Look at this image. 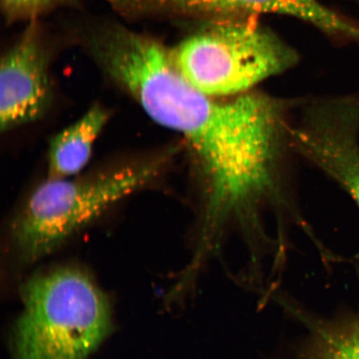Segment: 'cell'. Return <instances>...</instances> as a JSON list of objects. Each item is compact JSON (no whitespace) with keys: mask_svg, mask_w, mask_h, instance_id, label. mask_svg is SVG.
Returning a JSON list of instances; mask_svg holds the SVG:
<instances>
[{"mask_svg":"<svg viewBox=\"0 0 359 359\" xmlns=\"http://www.w3.org/2000/svg\"><path fill=\"white\" fill-rule=\"evenodd\" d=\"M271 299L304 327L305 334L297 348L299 359H359V313L329 320L279 292Z\"/></svg>","mask_w":359,"mask_h":359,"instance_id":"52a82bcc","label":"cell"},{"mask_svg":"<svg viewBox=\"0 0 359 359\" xmlns=\"http://www.w3.org/2000/svg\"><path fill=\"white\" fill-rule=\"evenodd\" d=\"M164 160L158 157L79 179L47 178L13 219L8 239L15 262L28 266L53 252L158 176Z\"/></svg>","mask_w":359,"mask_h":359,"instance_id":"7a4b0ae2","label":"cell"},{"mask_svg":"<svg viewBox=\"0 0 359 359\" xmlns=\"http://www.w3.org/2000/svg\"><path fill=\"white\" fill-rule=\"evenodd\" d=\"M180 73L213 97L246 93L293 66L295 53L246 16H226L188 37L172 51Z\"/></svg>","mask_w":359,"mask_h":359,"instance_id":"3957f363","label":"cell"},{"mask_svg":"<svg viewBox=\"0 0 359 359\" xmlns=\"http://www.w3.org/2000/svg\"><path fill=\"white\" fill-rule=\"evenodd\" d=\"M51 34L41 20L27 22L4 53L0 70L2 132L34 122L50 106Z\"/></svg>","mask_w":359,"mask_h":359,"instance_id":"5b68a950","label":"cell"},{"mask_svg":"<svg viewBox=\"0 0 359 359\" xmlns=\"http://www.w3.org/2000/svg\"><path fill=\"white\" fill-rule=\"evenodd\" d=\"M83 0H0L7 22L41 20L46 13L62 7H77Z\"/></svg>","mask_w":359,"mask_h":359,"instance_id":"9c48e42d","label":"cell"},{"mask_svg":"<svg viewBox=\"0 0 359 359\" xmlns=\"http://www.w3.org/2000/svg\"><path fill=\"white\" fill-rule=\"evenodd\" d=\"M128 20L196 15L245 16L272 13L311 22L326 33L355 42L359 24L345 19L318 0H107Z\"/></svg>","mask_w":359,"mask_h":359,"instance_id":"8992f818","label":"cell"},{"mask_svg":"<svg viewBox=\"0 0 359 359\" xmlns=\"http://www.w3.org/2000/svg\"><path fill=\"white\" fill-rule=\"evenodd\" d=\"M290 137L299 154L343 187L359 208V97L313 102Z\"/></svg>","mask_w":359,"mask_h":359,"instance_id":"277c9868","label":"cell"},{"mask_svg":"<svg viewBox=\"0 0 359 359\" xmlns=\"http://www.w3.org/2000/svg\"><path fill=\"white\" fill-rule=\"evenodd\" d=\"M12 359H88L112 330L111 302L79 267L49 269L21 287Z\"/></svg>","mask_w":359,"mask_h":359,"instance_id":"6da1fadb","label":"cell"},{"mask_svg":"<svg viewBox=\"0 0 359 359\" xmlns=\"http://www.w3.org/2000/svg\"><path fill=\"white\" fill-rule=\"evenodd\" d=\"M107 120V111L95 106L56 135L49 146L48 178H69L86 167Z\"/></svg>","mask_w":359,"mask_h":359,"instance_id":"ba28073f","label":"cell"}]
</instances>
